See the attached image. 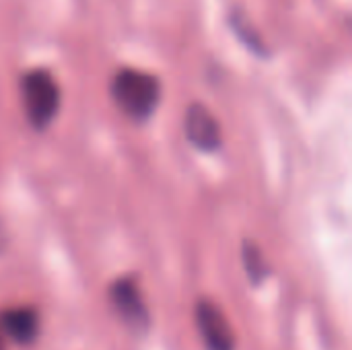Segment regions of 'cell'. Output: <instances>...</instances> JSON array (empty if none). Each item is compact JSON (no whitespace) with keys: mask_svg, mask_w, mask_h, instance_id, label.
Returning <instances> with one entry per match:
<instances>
[{"mask_svg":"<svg viewBox=\"0 0 352 350\" xmlns=\"http://www.w3.org/2000/svg\"><path fill=\"white\" fill-rule=\"evenodd\" d=\"M111 97L128 118L144 122L155 113L159 105L161 85L148 72L122 68L111 80Z\"/></svg>","mask_w":352,"mask_h":350,"instance_id":"cell-1","label":"cell"},{"mask_svg":"<svg viewBox=\"0 0 352 350\" xmlns=\"http://www.w3.org/2000/svg\"><path fill=\"white\" fill-rule=\"evenodd\" d=\"M21 99H23L25 116L35 130L47 128L58 116L60 89L54 76L43 68H35L23 74Z\"/></svg>","mask_w":352,"mask_h":350,"instance_id":"cell-2","label":"cell"},{"mask_svg":"<svg viewBox=\"0 0 352 350\" xmlns=\"http://www.w3.org/2000/svg\"><path fill=\"white\" fill-rule=\"evenodd\" d=\"M109 301L126 328L140 334L151 328V314L134 278H118L109 289Z\"/></svg>","mask_w":352,"mask_h":350,"instance_id":"cell-3","label":"cell"},{"mask_svg":"<svg viewBox=\"0 0 352 350\" xmlns=\"http://www.w3.org/2000/svg\"><path fill=\"white\" fill-rule=\"evenodd\" d=\"M196 326L206 350H235V332L223 309L210 299L198 301Z\"/></svg>","mask_w":352,"mask_h":350,"instance_id":"cell-4","label":"cell"},{"mask_svg":"<svg viewBox=\"0 0 352 350\" xmlns=\"http://www.w3.org/2000/svg\"><path fill=\"white\" fill-rule=\"evenodd\" d=\"M184 126H186V138L200 151L210 153L223 144L221 126L217 118L210 113V109L204 107L202 103H192L186 109Z\"/></svg>","mask_w":352,"mask_h":350,"instance_id":"cell-5","label":"cell"},{"mask_svg":"<svg viewBox=\"0 0 352 350\" xmlns=\"http://www.w3.org/2000/svg\"><path fill=\"white\" fill-rule=\"evenodd\" d=\"M39 332V314L31 307H14L0 314V334L10 338L14 344H33Z\"/></svg>","mask_w":352,"mask_h":350,"instance_id":"cell-6","label":"cell"},{"mask_svg":"<svg viewBox=\"0 0 352 350\" xmlns=\"http://www.w3.org/2000/svg\"><path fill=\"white\" fill-rule=\"evenodd\" d=\"M241 256H243V266H245V272H248L252 285H262V281L268 278L270 268H268L260 248L254 241H245Z\"/></svg>","mask_w":352,"mask_h":350,"instance_id":"cell-7","label":"cell"},{"mask_svg":"<svg viewBox=\"0 0 352 350\" xmlns=\"http://www.w3.org/2000/svg\"><path fill=\"white\" fill-rule=\"evenodd\" d=\"M231 23H233V29H235V33L239 35V39H241L250 50H254L256 54H258V52H262L260 37L256 35L254 27L245 21V17H241V14H233Z\"/></svg>","mask_w":352,"mask_h":350,"instance_id":"cell-8","label":"cell"},{"mask_svg":"<svg viewBox=\"0 0 352 350\" xmlns=\"http://www.w3.org/2000/svg\"><path fill=\"white\" fill-rule=\"evenodd\" d=\"M0 350H6L4 349V338H2V334H0Z\"/></svg>","mask_w":352,"mask_h":350,"instance_id":"cell-9","label":"cell"}]
</instances>
